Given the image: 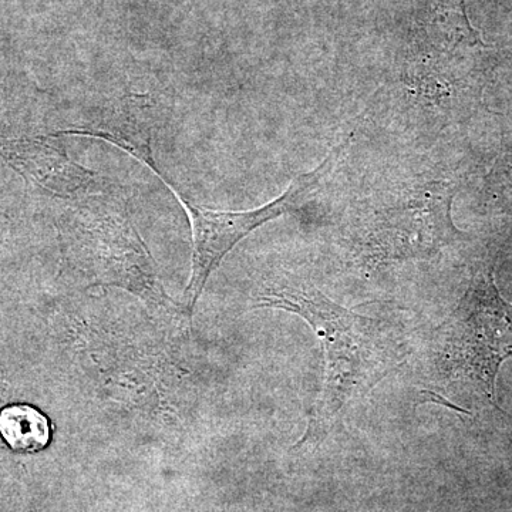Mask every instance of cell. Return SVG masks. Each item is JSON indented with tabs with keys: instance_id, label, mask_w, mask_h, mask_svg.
I'll return each mask as SVG.
<instances>
[{
	"instance_id": "cell-1",
	"label": "cell",
	"mask_w": 512,
	"mask_h": 512,
	"mask_svg": "<svg viewBox=\"0 0 512 512\" xmlns=\"http://www.w3.org/2000/svg\"><path fill=\"white\" fill-rule=\"evenodd\" d=\"M251 301L254 308L301 316L315 330L325 352L322 390L295 448L325 439L342 410L365 397L407 355L396 325L338 305L308 279L286 269L264 276L252 291Z\"/></svg>"
},
{
	"instance_id": "cell-2",
	"label": "cell",
	"mask_w": 512,
	"mask_h": 512,
	"mask_svg": "<svg viewBox=\"0 0 512 512\" xmlns=\"http://www.w3.org/2000/svg\"><path fill=\"white\" fill-rule=\"evenodd\" d=\"M74 202L62 221V239L76 281L87 288H119L151 312L190 323L180 303L165 291L124 191Z\"/></svg>"
},
{
	"instance_id": "cell-3",
	"label": "cell",
	"mask_w": 512,
	"mask_h": 512,
	"mask_svg": "<svg viewBox=\"0 0 512 512\" xmlns=\"http://www.w3.org/2000/svg\"><path fill=\"white\" fill-rule=\"evenodd\" d=\"M454 195L453 183L419 181L370 204L357 227L360 255L373 265L433 259L464 238L451 217Z\"/></svg>"
},
{
	"instance_id": "cell-4",
	"label": "cell",
	"mask_w": 512,
	"mask_h": 512,
	"mask_svg": "<svg viewBox=\"0 0 512 512\" xmlns=\"http://www.w3.org/2000/svg\"><path fill=\"white\" fill-rule=\"evenodd\" d=\"M436 340L444 372L473 383L497 406L495 380L512 357V303L498 291L493 268L474 272L456 309L437 329Z\"/></svg>"
},
{
	"instance_id": "cell-5",
	"label": "cell",
	"mask_w": 512,
	"mask_h": 512,
	"mask_svg": "<svg viewBox=\"0 0 512 512\" xmlns=\"http://www.w3.org/2000/svg\"><path fill=\"white\" fill-rule=\"evenodd\" d=\"M348 146V140L339 141L315 170L298 175L281 197L269 202L264 207L248 211H218L201 207L191 201L183 192L178 191L164 177L160 168L153 171L174 192L175 197L187 211L191 222V275L184 291L183 302L180 303L185 318L191 322L195 306L200 301L208 279L212 272L220 266L225 255L256 228L262 227L266 222L274 221L282 215L289 214V212L298 211L306 201L311 200L323 180L335 170L340 157Z\"/></svg>"
},
{
	"instance_id": "cell-6",
	"label": "cell",
	"mask_w": 512,
	"mask_h": 512,
	"mask_svg": "<svg viewBox=\"0 0 512 512\" xmlns=\"http://www.w3.org/2000/svg\"><path fill=\"white\" fill-rule=\"evenodd\" d=\"M485 47L468 20L466 0H429L413 37L406 83L433 103L456 90L457 62L470 50Z\"/></svg>"
},
{
	"instance_id": "cell-7",
	"label": "cell",
	"mask_w": 512,
	"mask_h": 512,
	"mask_svg": "<svg viewBox=\"0 0 512 512\" xmlns=\"http://www.w3.org/2000/svg\"><path fill=\"white\" fill-rule=\"evenodd\" d=\"M0 158L29 183L67 201L124 191L111 178L74 161L55 134L0 137Z\"/></svg>"
},
{
	"instance_id": "cell-8",
	"label": "cell",
	"mask_w": 512,
	"mask_h": 512,
	"mask_svg": "<svg viewBox=\"0 0 512 512\" xmlns=\"http://www.w3.org/2000/svg\"><path fill=\"white\" fill-rule=\"evenodd\" d=\"M167 104L156 94L130 93L101 104L79 124L57 131L55 136L93 137L119 147L146 167L157 164L154 138L167 121Z\"/></svg>"
},
{
	"instance_id": "cell-9",
	"label": "cell",
	"mask_w": 512,
	"mask_h": 512,
	"mask_svg": "<svg viewBox=\"0 0 512 512\" xmlns=\"http://www.w3.org/2000/svg\"><path fill=\"white\" fill-rule=\"evenodd\" d=\"M0 436L19 453H37L52 437L45 414L29 404H12L0 413Z\"/></svg>"
},
{
	"instance_id": "cell-10",
	"label": "cell",
	"mask_w": 512,
	"mask_h": 512,
	"mask_svg": "<svg viewBox=\"0 0 512 512\" xmlns=\"http://www.w3.org/2000/svg\"><path fill=\"white\" fill-rule=\"evenodd\" d=\"M488 192L501 211L512 215V147L495 161L487 177Z\"/></svg>"
}]
</instances>
